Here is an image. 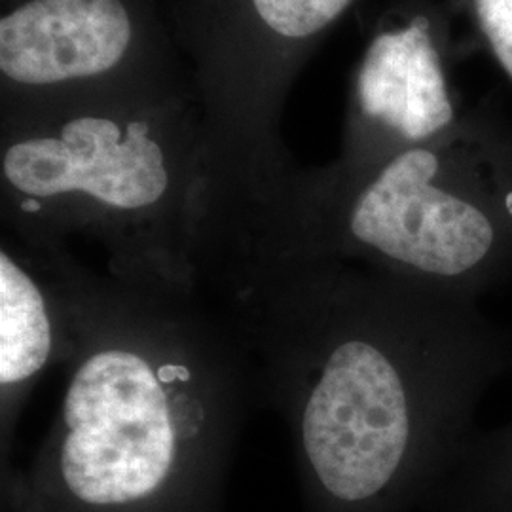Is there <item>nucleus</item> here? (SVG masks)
<instances>
[{
  "instance_id": "1",
  "label": "nucleus",
  "mask_w": 512,
  "mask_h": 512,
  "mask_svg": "<svg viewBox=\"0 0 512 512\" xmlns=\"http://www.w3.org/2000/svg\"><path fill=\"white\" fill-rule=\"evenodd\" d=\"M234 310L285 414L306 512H429L512 370V330L463 302L296 247Z\"/></svg>"
},
{
  "instance_id": "2",
  "label": "nucleus",
  "mask_w": 512,
  "mask_h": 512,
  "mask_svg": "<svg viewBox=\"0 0 512 512\" xmlns=\"http://www.w3.org/2000/svg\"><path fill=\"white\" fill-rule=\"evenodd\" d=\"M69 378L10 512H220L258 389L232 319L175 283L73 275Z\"/></svg>"
},
{
  "instance_id": "3",
  "label": "nucleus",
  "mask_w": 512,
  "mask_h": 512,
  "mask_svg": "<svg viewBox=\"0 0 512 512\" xmlns=\"http://www.w3.org/2000/svg\"><path fill=\"white\" fill-rule=\"evenodd\" d=\"M202 186L194 90L0 112L2 232L63 249L69 236H88L114 277L198 287Z\"/></svg>"
},
{
  "instance_id": "4",
  "label": "nucleus",
  "mask_w": 512,
  "mask_h": 512,
  "mask_svg": "<svg viewBox=\"0 0 512 512\" xmlns=\"http://www.w3.org/2000/svg\"><path fill=\"white\" fill-rule=\"evenodd\" d=\"M442 141L298 169L291 211L311 251L476 302L512 275V190Z\"/></svg>"
},
{
  "instance_id": "5",
  "label": "nucleus",
  "mask_w": 512,
  "mask_h": 512,
  "mask_svg": "<svg viewBox=\"0 0 512 512\" xmlns=\"http://www.w3.org/2000/svg\"><path fill=\"white\" fill-rule=\"evenodd\" d=\"M355 0H171L169 29L202 110L205 181L264 192L296 164L281 114L311 52Z\"/></svg>"
},
{
  "instance_id": "6",
  "label": "nucleus",
  "mask_w": 512,
  "mask_h": 512,
  "mask_svg": "<svg viewBox=\"0 0 512 512\" xmlns=\"http://www.w3.org/2000/svg\"><path fill=\"white\" fill-rule=\"evenodd\" d=\"M194 90L154 0H2L0 112Z\"/></svg>"
},
{
  "instance_id": "7",
  "label": "nucleus",
  "mask_w": 512,
  "mask_h": 512,
  "mask_svg": "<svg viewBox=\"0 0 512 512\" xmlns=\"http://www.w3.org/2000/svg\"><path fill=\"white\" fill-rule=\"evenodd\" d=\"M454 122L439 50L423 16L380 27L359 63L344 160L440 143Z\"/></svg>"
},
{
  "instance_id": "8",
  "label": "nucleus",
  "mask_w": 512,
  "mask_h": 512,
  "mask_svg": "<svg viewBox=\"0 0 512 512\" xmlns=\"http://www.w3.org/2000/svg\"><path fill=\"white\" fill-rule=\"evenodd\" d=\"M73 256L2 232L0 395L2 423L40 374L71 348Z\"/></svg>"
},
{
  "instance_id": "9",
  "label": "nucleus",
  "mask_w": 512,
  "mask_h": 512,
  "mask_svg": "<svg viewBox=\"0 0 512 512\" xmlns=\"http://www.w3.org/2000/svg\"><path fill=\"white\" fill-rule=\"evenodd\" d=\"M433 511L512 512V420L476 435Z\"/></svg>"
},
{
  "instance_id": "10",
  "label": "nucleus",
  "mask_w": 512,
  "mask_h": 512,
  "mask_svg": "<svg viewBox=\"0 0 512 512\" xmlns=\"http://www.w3.org/2000/svg\"><path fill=\"white\" fill-rule=\"evenodd\" d=\"M482 35L512 80V0H473Z\"/></svg>"
},
{
  "instance_id": "11",
  "label": "nucleus",
  "mask_w": 512,
  "mask_h": 512,
  "mask_svg": "<svg viewBox=\"0 0 512 512\" xmlns=\"http://www.w3.org/2000/svg\"><path fill=\"white\" fill-rule=\"evenodd\" d=\"M435 512H444V511H435Z\"/></svg>"
}]
</instances>
